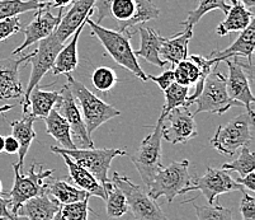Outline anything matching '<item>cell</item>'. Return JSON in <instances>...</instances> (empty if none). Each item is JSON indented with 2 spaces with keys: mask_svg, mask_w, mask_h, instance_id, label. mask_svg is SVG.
Listing matches in <instances>:
<instances>
[{
  "mask_svg": "<svg viewBox=\"0 0 255 220\" xmlns=\"http://www.w3.org/2000/svg\"><path fill=\"white\" fill-rule=\"evenodd\" d=\"M107 192L106 199V208L107 214L111 218H121L124 217L127 212H128V205L125 195L122 194L117 186L110 182L104 186Z\"/></svg>",
  "mask_w": 255,
  "mask_h": 220,
  "instance_id": "cell-33",
  "label": "cell"
},
{
  "mask_svg": "<svg viewBox=\"0 0 255 220\" xmlns=\"http://www.w3.org/2000/svg\"><path fill=\"white\" fill-rule=\"evenodd\" d=\"M0 220H24L23 218L15 217V215H10V217H3L0 218Z\"/></svg>",
  "mask_w": 255,
  "mask_h": 220,
  "instance_id": "cell-51",
  "label": "cell"
},
{
  "mask_svg": "<svg viewBox=\"0 0 255 220\" xmlns=\"http://www.w3.org/2000/svg\"><path fill=\"white\" fill-rule=\"evenodd\" d=\"M147 79L156 83L160 89L164 92L174 83V71L173 69H169V70L163 71L160 75H147Z\"/></svg>",
  "mask_w": 255,
  "mask_h": 220,
  "instance_id": "cell-42",
  "label": "cell"
},
{
  "mask_svg": "<svg viewBox=\"0 0 255 220\" xmlns=\"http://www.w3.org/2000/svg\"><path fill=\"white\" fill-rule=\"evenodd\" d=\"M47 8H51V5L39 4L34 0H0V20Z\"/></svg>",
  "mask_w": 255,
  "mask_h": 220,
  "instance_id": "cell-31",
  "label": "cell"
},
{
  "mask_svg": "<svg viewBox=\"0 0 255 220\" xmlns=\"http://www.w3.org/2000/svg\"><path fill=\"white\" fill-rule=\"evenodd\" d=\"M113 0H96L94 3V10H97V22L101 24L106 18L111 17L110 8Z\"/></svg>",
  "mask_w": 255,
  "mask_h": 220,
  "instance_id": "cell-43",
  "label": "cell"
},
{
  "mask_svg": "<svg viewBox=\"0 0 255 220\" xmlns=\"http://www.w3.org/2000/svg\"><path fill=\"white\" fill-rule=\"evenodd\" d=\"M165 120L169 121V127L164 126L163 139L170 144H184L197 136V124L193 113L187 107L174 108L169 112Z\"/></svg>",
  "mask_w": 255,
  "mask_h": 220,
  "instance_id": "cell-15",
  "label": "cell"
},
{
  "mask_svg": "<svg viewBox=\"0 0 255 220\" xmlns=\"http://www.w3.org/2000/svg\"><path fill=\"white\" fill-rule=\"evenodd\" d=\"M198 220H234L233 210L220 205H193Z\"/></svg>",
  "mask_w": 255,
  "mask_h": 220,
  "instance_id": "cell-37",
  "label": "cell"
},
{
  "mask_svg": "<svg viewBox=\"0 0 255 220\" xmlns=\"http://www.w3.org/2000/svg\"><path fill=\"white\" fill-rule=\"evenodd\" d=\"M193 37L192 32H179L174 36L165 37L160 47V57L165 62H170L171 68L188 57V45Z\"/></svg>",
  "mask_w": 255,
  "mask_h": 220,
  "instance_id": "cell-22",
  "label": "cell"
},
{
  "mask_svg": "<svg viewBox=\"0 0 255 220\" xmlns=\"http://www.w3.org/2000/svg\"><path fill=\"white\" fill-rule=\"evenodd\" d=\"M61 204L53 199L46 190L41 195L25 201L17 212V217L24 220H52L59 210Z\"/></svg>",
  "mask_w": 255,
  "mask_h": 220,
  "instance_id": "cell-19",
  "label": "cell"
},
{
  "mask_svg": "<svg viewBox=\"0 0 255 220\" xmlns=\"http://www.w3.org/2000/svg\"><path fill=\"white\" fill-rule=\"evenodd\" d=\"M174 71V82L183 87H191L198 82L201 76V70L197 66L196 62L192 61L189 57L180 61L178 65L173 68Z\"/></svg>",
  "mask_w": 255,
  "mask_h": 220,
  "instance_id": "cell-34",
  "label": "cell"
},
{
  "mask_svg": "<svg viewBox=\"0 0 255 220\" xmlns=\"http://www.w3.org/2000/svg\"><path fill=\"white\" fill-rule=\"evenodd\" d=\"M52 220H68V219H66V218H65L64 215H62L61 210H59V212H57L56 214H55V217L52 218Z\"/></svg>",
  "mask_w": 255,
  "mask_h": 220,
  "instance_id": "cell-50",
  "label": "cell"
},
{
  "mask_svg": "<svg viewBox=\"0 0 255 220\" xmlns=\"http://www.w3.org/2000/svg\"><path fill=\"white\" fill-rule=\"evenodd\" d=\"M230 9L226 13V18L216 27V33L225 37L231 32H241L254 20V13L248 10L243 4L229 0Z\"/></svg>",
  "mask_w": 255,
  "mask_h": 220,
  "instance_id": "cell-23",
  "label": "cell"
},
{
  "mask_svg": "<svg viewBox=\"0 0 255 220\" xmlns=\"http://www.w3.org/2000/svg\"><path fill=\"white\" fill-rule=\"evenodd\" d=\"M22 31V22L19 17H10L0 20V42Z\"/></svg>",
  "mask_w": 255,
  "mask_h": 220,
  "instance_id": "cell-40",
  "label": "cell"
},
{
  "mask_svg": "<svg viewBox=\"0 0 255 220\" xmlns=\"http://www.w3.org/2000/svg\"><path fill=\"white\" fill-rule=\"evenodd\" d=\"M55 108L70 125L73 140H75L78 145L82 147V149H93L94 148V141L88 135L82 111L79 108V105L76 103L75 98H74L66 84L60 90V99L57 102V105L55 106Z\"/></svg>",
  "mask_w": 255,
  "mask_h": 220,
  "instance_id": "cell-11",
  "label": "cell"
},
{
  "mask_svg": "<svg viewBox=\"0 0 255 220\" xmlns=\"http://www.w3.org/2000/svg\"><path fill=\"white\" fill-rule=\"evenodd\" d=\"M73 1L74 0H52V1H51V6H55V8H59V9H64L65 6L70 5Z\"/></svg>",
  "mask_w": 255,
  "mask_h": 220,
  "instance_id": "cell-47",
  "label": "cell"
},
{
  "mask_svg": "<svg viewBox=\"0 0 255 220\" xmlns=\"http://www.w3.org/2000/svg\"><path fill=\"white\" fill-rule=\"evenodd\" d=\"M65 75H66V80H68L66 85L69 87L76 103L79 105V108L82 111L87 133L90 138H93L94 131L101 125L106 124L107 121H110V120L121 115L117 108L108 105L103 99L98 98L82 82L76 80L71 74H65Z\"/></svg>",
  "mask_w": 255,
  "mask_h": 220,
  "instance_id": "cell-3",
  "label": "cell"
},
{
  "mask_svg": "<svg viewBox=\"0 0 255 220\" xmlns=\"http://www.w3.org/2000/svg\"><path fill=\"white\" fill-rule=\"evenodd\" d=\"M241 153L238 157V159H235L231 163H225L222 164L221 170L225 171H234V172H238L240 175V177H244V176L249 175V173L254 172L255 170V157L250 149L248 147L240 148Z\"/></svg>",
  "mask_w": 255,
  "mask_h": 220,
  "instance_id": "cell-35",
  "label": "cell"
},
{
  "mask_svg": "<svg viewBox=\"0 0 255 220\" xmlns=\"http://www.w3.org/2000/svg\"><path fill=\"white\" fill-rule=\"evenodd\" d=\"M229 75L226 76V89L231 99L239 102L241 106H244L247 113L254 116V103L255 98L250 87V79L244 70L243 62L238 59L226 60Z\"/></svg>",
  "mask_w": 255,
  "mask_h": 220,
  "instance_id": "cell-13",
  "label": "cell"
},
{
  "mask_svg": "<svg viewBox=\"0 0 255 220\" xmlns=\"http://www.w3.org/2000/svg\"><path fill=\"white\" fill-rule=\"evenodd\" d=\"M48 9L50 8L37 10L33 20L28 23V25L25 28H22L23 33H24V41L22 42V45L18 46L13 51V55L20 54L23 50L32 46L33 43L38 42V41L43 40V38H47L48 36H51L55 32L60 20H61L64 9H59V13L56 15L52 14Z\"/></svg>",
  "mask_w": 255,
  "mask_h": 220,
  "instance_id": "cell-14",
  "label": "cell"
},
{
  "mask_svg": "<svg viewBox=\"0 0 255 220\" xmlns=\"http://www.w3.org/2000/svg\"><path fill=\"white\" fill-rule=\"evenodd\" d=\"M135 11V0H113L110 8L111 17L118 23H124L132 17Z\"/></svg>",
  "mask_w": 255,
  "mask_h": 220,
  "instance_id": "cell-39",
  "label": "cell"
},
{
  "mask_svg": "<svg viewBox=\"0 0 255 220\" xmlns=\"http://www.w3.org/2000/svg\"><path fill=\"white\" fill-rule=\"evenodd\" d=\"M89 199L90 195L78 203L69 204V205H61V213L68 220H89Z\"/></svg>",
  "mask_w": 255,
  "mask_h": 220,
  "instance_id": "cell-38",
  "label": "cell"
},
{
  "mask_svg": "<svg viewBox=\"0 0 255 220\" xmlns=\"http://www.w3.org/2000/svg\"><path fill=\"white\" fill-rule=\"evenodd\" d=\"M62 47H64V45L52 33L47 38H43V40L38 41L37 48L33 52H31L29 59L25 61L32 64V71L28 84H27V88L24 89L22 102H20V105L23 107V112L24 113H28L29 110V94L39 84V82L47 74V71L52 70L57 54H59Z\"/></svg>",
  "mask_w": 255,
  "mask_h": 220,
  "instance_id": "cell-9",
  "label": "cell"
},
{
  "mask_svg": "<svg viewBox=\"0 0 255 220\" xmlns=\"http://www.w3.org/2000/svg\"><path fill=\"white\" fill-rule=\"evenodd\" d=\"M59 155H61L62 159H64L65 163H66V166H68L69 180L73 181L74 184H75L79 189L85 191L87 194H89L90 196H97V198L106 200L107 199L106 189L99 184L92 173L88 172L85 168L80 167L79 164H76L75 162H74L70 157H68L66 154H59Z\"/></svg>",
  "mask_w": 255,
  "mask_h": 220,
  "instance_id": "cell-21",
  "label": "cell"
},
{
  "mask_svg": "<svg viewBox=\"0 0 255 220\" xmlns=\"http://www.w3.org/2000/svg\"><path fill=\"white\" fill-rule=\"evenodd\" d=\"M31 56V52L19 57L0 59V101L17 99L24 94V88L19 79V66Z\"/></svg>",
  "mask_w": 255,
  "mask_h": 220,
  "instance_id": "cell-16",
  "label": "cell"
},
{
  "mask_svg": "<svg viewBox=\"0 0 255 220\" xmlns=\"http://www.w3.org/2000/svg\"><path fill=\"white\" fill-rule=\"evenodd\" d=\"M116 71L108 66H99L92 73V83L99 92H110L117 83Z\"/></svg>",
  "mask_w": 255,
  "mask_h": 220,
  "instance_id": "cell-36",
  "label": "cell"
},
{
  "mask_svg": "<svg viewBox=\"0 0 255 220\" xmlns=\"http://www.w3.org/2000/svg\"><path fill=\"white\" fill-rule=\"evenodd\" d=\"M4 140H5V136L0 135V153L4 152Z\"/></svg>",
  "mask_w": 255,
  "mask_h": 220,
  "instance_id": "cell-52",
  "label": "cell"
},
{
  "mask_svg": "<svg viewBox=\"0 0 255 220\" xmlns=\"http://www.w3.org/2000/svg\"><path fill=\"white\" fill-rule=\"evenodd\" d=\"M238 184H240L243 187H247L250 191H255V173L252 172L249 175L244 176V177L235 178Z\"/></svg>",
  "mask_w": 255,
  "mask_h": 220,
  "instance_id": "cell-44",
  "label": "cell"
},
{
  "mask_svg": "<svg viewBox=\"0 0 255 220\" xmlns=\"http://www.w3.org/2000/svg\"><path fill=\"white\" fill-rule=\"evenodd\" d=\"M138 33H140L141 43L140 48L133 51L136 57H141L157 68H164L165 61H163L160 57V47L163 45L165 37L160 36L156 29L143 24L138 27Z\"/></svg>",
  "mask_w": 255,
  "mask_h": 220,
  "instance_id": "cell-20",
  "label": "cell"
},
{
  "mask_svg": "<svg viewBox=\"0 0 255 220\" xmlns=\"http://www.w3.org/2000/svg\"><path fill=\"white\" fill-rule=\"evenodd\" d=\"M51 152L55 154H66L70 157L76 164L92 173L103 187L111 182L108 178V171L111 170V163L113 159L127 154L125 149H117V148L69 150L61 149L59 147H51Z\"/></svg>",
  "mask_w": 255,
  "mask_h": 220,
  "instance_id": "cell-4",
  "label": "cell"
},
{
  "mask_svg": "<svg viewBox=\"0 0 255 220\" xmlns=\"http://www.w3.org/2000/svg\"><path fill=\"white\" fill-rule=\"evenodd\" d=\"M36 117L31 113H24L20 120L10 122L11 127V136L17 139L18 144H19V150H18V163L20 171L23 170L24 166V158L27 153H28L29 147H31L32 141L36 139V133H34L33 124L36 121Z\"/></svg>",
  "mask_w": 255,
  "mask_h": 220,
  "instance_id": "cell-24",
  "label": "cell"
},
{
  "mask_svg": "<svg viewBox=\"0 0 255 220\" xmlns=\"http://www.w3.org/2000/svg\"><path fill=\"white\" fill-rule=\"evenodd\" d=\"M196 176L189 172V162L183 159L180 162H173L165 167H161L147 186V194L151 199L157 200L164 196L169 204L178 195L189 192L193 186Z\"/></svg>",
  "mask_w": 255,
  "mask_h": 220,
  "instance_id": "cell-2",
  "label": "cell"
},
{
  "mask_svg": "<svg viewBox=\"0 0 255 220\" xmlns=\"http://www.w3.org/2000/svg\"><path fill=\"white\" fill-rule=\"evenodd\" d=\"M94 3L96 0H75L65 14H62L61 20L56 27L53 34L57 40L65 45V42L74 34V32L84 24L85 19L94 13Z\"/></svg>",
  "mask_w": 255,
  "mask_h": 220,
  "instance_id": "cell-17",
  "label": "cell"
},
{
  "mask_svg": "<svg viewBox=\"0 0 255 220\" xmlns=\"http://www.w3.org/2000/svg\"><path fill=\"white\" fill-rule=\"evenodd\" d=\"M14 107H15L14 105H4V106H1V107H0V115H3V113L8 112V111L13 110V108H14Z\"/></svg>",
  "mask_w": 255,
  "mask_h": 220,
  "instance_id": "cell-49",
  "label": "cell"
},
{
  "mask_svg": "<svg viewBox=\"0 0 255 220\" xmlns=\"http://www.w3.org/2000/svg\"><path fill=\"white\" fill-rule=\"evenodd\" d=\"M254 116L247 112L236 116L227 124L221 125L216 134L211 139V145L224 155L235 154L238 149L248 147L253 139Z\"/></svg>",
  "mask_w": 255,
  "mask_h": 220,
  "instance_id": "cell-6",
  "label": "cell"
},
{
  "mask_svg": "<svg viewBox=\"0 0 255 220\" xmlns=\"http://www.w3.org/2000/svg\"><path fill=\"white\" fill-rule=\"evenodd\" d=\"M46 189L47 192L52 196L53 199H56L61 205H69V204L78 203V201L83 200L87 198L89 194H87L83 190L78 189V187L73 186V185L68 184L66 181L62 180H55L51 182H46Z\"/></svg>",
  "mask_w": 255,
  "mask_h": 220,
  "instance_id": "cell-29",
  "label": "cell"
},
{
  "mask_svg": "<svg viewBox=\"0 0 255 220\" xmlns=\"http://www.w3.org/2000/svg\"><path fill=\"white\" fill-rule=\"evenodd\" d=\"M10 215L13 214L9 212V200L0 195V218L10 217Z\"/></svg>",
  "mask_w": 255,
  "mask_h": 220,
  "instance_id": "cell-46",
  "label": "cell"
},
{
  "mask_svg": "<svg viewBox=\"0 0 255 220\" xmlns=\"http://www.w3.org/2000/svg\"><path fill=\"white\" fill-rule=\"evenodd\" d=\"M85 25H87V23L80 25V27L74 32L73 36H71L73 38H71L70 42L60 50V52L57 54L56 60H55V64H53V68H52L53 75L70 74L71 71L76 70L79 64L78 41Z\"/></svg>",
  "mask_w": 255,
  "mask_h": 220,
  "instance_id": "cell-25",
  "label": "cell"
},
{
  "mask_svg": "<svg viewBox=\"0 0 255 220\" xmlns=\"http://www.w3.org/2000/svg\"><path fill=\"white\" fill-rule=\"evenodd\" d=\"M160 15V9L154 4L152 0H135V11L128 20L118 23L120 32H129L128 29L138 24L157 19Z\"/></svg>",
  "mask_w": 255,
  "mask_h": 220,
  "instance_id": "cell-28",
  "label": "cell"
},
{
  "mask_svg": "<svg viewBox=\"0 0 255 220\" xmlns=\"http://www.w3.org/2000/svg\"><path fill=\"white\" fill-rule=\"evenodd\" d=\"M234 1H238V3L243 4L248 10H250L252 13H254L255 8V0H234Z\"/></svg>",
  "mask_w": 255,
  "mask_h": 220,
  "instance_id": "cell-48",
  "label": "cell"
},
{
  "mask_svg": "<svg viewBox=\"0 0 255 220\" xmlns=\"http://www.w3.org/2000/svg\"><path fill=\"white\" fill-rule=\"evenodd\" d=\"M164 93H165V105L163 106V110L157 119L159 122L165 121V117L174 108L185 107V102L189 96V88L183 87L174 82L168 89L164 90Z\"/></svg>",
  "mask_w": 255,
  "mask_h": 220,
  "instance_id": "cell-32",
  "label": "cell"
},
{
  "mask_svg": "<svg viewBox=\"0 0 255 220\" xmlns=\"http://www.w3.org/2000/svg\"><path fill=\"white\" fill-rule=\"evenodd\" d=\"M189 191H201L208 204L215 205L216 199L222 194L234 191H239L243 194L245 192V190L240 184L236 182L235 178L229 175L227 171L208 167L205 176L194 178V184L189 189Z\"/></svg>",
  "mask_w": 255,
  "mask_h": 220,
  "instance_id": "cell-12",
  "label": "cell"
},
{
  "mask_svg": "<svg viewBox=\"0 0 255 220\" xmlns=\"http://www.w3.org/2000/svg\"><path fill=\"white\" fill-rule=\"evenodd\" d=\"M255 48V20H253L244 31H241L239 37L231 43L229 47L225 50H215L212 51L208 56V59H212L219 64L226 60L238 59L240 57H247L248 64L253 65V54Z\"/></svg>",
  "mask_w": 255,
  "mask_h": 220,
  "instance_id": "cell-18",
  "label": "cell"
},
{
  "mask_svg": "<svg viewBox=\"0 0 255 220\" xmlns=\"http://www.w3.org/2000/svg\"><path fill=\"white\" fill-rule=\"evenodd\" d=\"M1 192H3V185H1V181H0V195H1Z\"/></svg>",
  "mask_w": 255,
  "mask_h": 220,
  "instance_id": "cell-54",
  "label": "cell"
},
{
  "mask_svg": "<svg viewBox=\"0 0 255 220\" xmlns=\"http://www.w3.org/2000/svg\"><path fill=\"white\" fill-rule=\"evenodd\" d=\"M85 23L90 27L92 34L96 38H98L99 42L106 48L107 54L110 55L118 65L127 69L129 73H132L138 79L142 82H147V74L142 70V68L138 64V60L136 57L131 42V32H120L108 29L106 27H102L101 24L96 23L94 20L88 17Z\"/></svg>",
  "mask_w": 255,
  "mask_h": 220,
  "instance_id": "cell-1",
  "label": "cell"
},
{
  "mask_svg": "<svg viewBox=\"0 0 255 220\" xmlns=\"http://www.w3.org/2000/svg\"><path fill=\"white\" fill-rule=\"evenodd\" d=\"M60 99V90H43L37 85L29 94L28 112L36 119H43L55 108Z\"/></svg>",
  "mask_w": 255,
  "mask_h": 220,
  "instance_id": "cell-27",
  "label": "cell"
},
{
  "mask_svg": "<svg viewBox=\"0 0 255 220\" xmlns=\"http://www.w3.org/2000/svg\"><path fill=\"white\" fill-rule=\"evenodd\" d=\"M14 170V185L10 192L8 194L9 212L17 217V212L25 201L31 200L32 198L41 195L46 190V180L52 176L53 170H43V166H37L29 168L27 175H23L17 163L13 164Z\"/></svg>",
  "mask_w": 255,
  "mask_h": 220,
  "instance_id": "cell-5",
  "label": "cell"
},
{
  "mask_svg": "<svg viewBox=\"0 0 255 220\" xmlns=\"http://www.w3.org/2000/svg\"><path fill=\"white\" fill-rule=\"evenodd\" d=\"M19 150V144H18L17 139L13 138L11 135L5 136V140H4V152L8 153V154H15Z\"/></svg>",
  "mask_w": 255,
  "mask_h": 220,
  "instance_id": "cell-45",
  "label": "cell"
},
{
  "mask_svg": "<svg viewBox=\"0 0 255 220\" xmlns=\"http://www.w3.org/2000/svg\"><path fill=\"white\" fill-rule=\"evenodd\" d=\"M240 213L243 220L255 219V199L252 195L243 192V200L240 203Z\"/></svg>",
  "mask_w": 255,
  "mask_h": 220,
  "instance_id": "cell-41",
  "label": "cell"
},
{
  "mask_svg": "<svg viewBox=\"0 0 255 220\" xmlns=\"http://www.w3.org/2000/svg\"><path fill=\"white\" fill-rule=\"evenodd\" d=\"M164 126H165L164 122L157 121L154 126V131L141 141L140 147L137 148L135 154H132L131 157L132 163L136 167L146 189L154 178L155 173L163 167V163H161V159H163L161 141H163Z\"/></svg>",
  "mask_w": 255,
  "mask_h": 220,
  "instance_id": "cell-8",
  "label": "cell"
},
{
  "mask_svg": "<svg viewBox=\"0 0 255 220\" xmlns=\"http://www.w3.org/2000/svg\"><path fill=\"white\" fill-rule=\"evenodd\" d=\"M34 1H37V3H39V4H46V5H51V1H52V0H34Z\"/></svg>",
  "mask_w": 255,
  "mask_h": 220,
  "instance_id": "cell-53",
  "label": "cell"
},
{
  "mask_svg": "<svg viewBox=\"0 0 255 220\" xmlns=\"http://www.w3.org/2000/svg\"><path fill=\"white\" fill-rule=\"evenodd\" d=\"M46 122V133L52 136L60 144L59 148L61 149L74 150L78 149L76 144L71 138L70 125L66 120L57 112L56 108H53L48 116L45 119Z\"/></svg>",
  "mask_w": 255,
  "mask_h": 220,
  "instance_id": "cell-26",
  "label": "cell"
},
{
  "mask_svg": "<svg viewBox=\"0 0 255 220\" xmlns=\"http://www.w3.org/2000/svg\"><path fill=\"white\" fill-rule=\"evenodd\" d=\"M197 110L194 115L202 112L224 115L225 112L235 107H240V103L230 98L226 89V76L222 73H212L206 78L205 85L196 101ZM193 115V116H194Z\"/></svg>",
  "mask_w": 255,
  "mask_h": 220,
  "instance_id": "cell-10",
  "label": "cell"
},
{
  "mask_svg": "<svg viewBox=\"0 0 255 220\" xmlns=\"http://www.w3.org/2000/svg\"><path fill=\"white\" fill-rule=\"evenodd\" d=\"M230 9L229 0H199L198 5L188 13L187 19L183 20L182 24L184 25L185 32H192L193 27L205 17V14L212 10H221L226 14Z\"/></svg>",
  "mask_w": 255,
  "mask_h": 220,
  "instance_id": "cell-30",
  "label": "cell"
},
{
  "mask_svg": "<svg viewBox=\"0 0 255 220\" xmlns=\"http://www.w3.org/2000/svg\"><path fill=\"white\" fill-rule=\"evenodd\" d=\"M111 182L122 191L135 220H168L156 200L150 198L142 187L133 184L128 177L113 172Z\"/></svg>",
  "mask_w": 255,
  "mask_h": 220,
  "instance_id": "cell-7",
  "label": "cell"
}]
</instances>
